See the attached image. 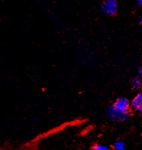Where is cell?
Segmentation results:
<instances>
[{
	"label": "cell",
	"mask_w": 142,
	"mask_h": 150,
	"mask_svg": "<svg viewBox=\"0 0 142 150\" xmlns=\"http://www.w3.org/2000/svg\"><path fill=\"white\" fill-rule=\"evenodd\" d=\"M141 24H142V18L141 19Z\"/></svg>",
	"instance_id": "12"
},
{
	"label": "cell",
	"mask_w": 142,
	"mask_h": 150,
	"mask_svg": "<svg viewBox=\"0 0 142 150\" xmlns=\"http://www.w3.org/2000/svg\"><path fill=\"white\" fill-rule=\"evenodd\" d=\"M138 2L140 5H142V0H138Z\"/></svg>",
	"instance_id": "10"
},
{
	"label": "cell",
	"mask_w": 142,
	"mask_h": 150,
	"mask_svg": "<svg viewBox=\"0 0 142 150\" xmlns=\"http://www.w3.org/2000/svg\"><path fill=\"white\" fill-rule=\"evenodd\" d=\"M141 79L139 77H135L132 81V86L134 89H138L141 86Z\"/></svg>",
	"instance_id": "6"
},
{
	"label": "cell",
	"mask_w": 142,
	"mask_h": 150,
	"mask_svg": "<svg viewBox=\"0 0 142 150\" xmlns=\"http://www.w3.org/2000/svg\"><path fill=\"white\" fill-rule=\"evenodd\" d=\"M138 76H140V77L142 78V67H139V68H138Z\"/></svg>",
	"instance_id": "9"
},
{
	"label": "cell",
	"mask_w": 142,
	"mask_h": 150,
	"mask_svg": "<svg viewBox=\"0 0 142 150\" xmlns=\"http://www.w3.org/2000/svg\"><path fill=\"white\" fill-rule=\"evenodd\" d=\"M1 150H10V149H1Z\"/></svg>",
	"instance_id": "11"
},
{
	"label": "cell",
	"mask_w": 142,
	"mask_h": 150,
	"mask_svg": "<svg viewBox=\"0 0 142 150\" xmlns=\"http://www.w3.org/2000/svg\"><path fill=\"white\" fill-rule=\"evenodd\" d=\"M129 117H130V113H129V111L123 112V113H122V115H121L119 121H126L127 119H129Z\"/></svg>",
	"instance_id": "8"
},
{
	"label": "cell",
	"mask_w": 142,
	"mask_h": 150,
	"mask_svg": "<svg viewBox=\"0 0 142 150\" xmlns=\"http://www.w3.org/2000/svg\"><path fill=\"white\" fill-rule=\"evenodd\" d=\"M131 107L136 111L142 112V93H138L133 99Z\"/></svg>",
	"instance_id": "3"
},
{
	"label": "cell",
	"mask_w": 142,
	"mask_h": 150,
	"mask_svg": "<svg viewBox=\"0 0 142 150\" xmlns=\"http://www.w3.org/2000/svg\"><path fill=\"white\" fill-rule=\"evenodd\" d=\"M102 9L105 13L113 15L117 11L116 0H105L102 5Z\"/></svg>",
	"instance_id": "1"
},
{
	"label": "cell",
	"mask_w": 142,
	"mask_h": 150,
	"mask_svg": "<svg viewBox=\"0 0 142 150\" xmlns=\"http://www.w3.org/2000/svg\"><path fill=\"white\" fill-rule=\"evenodd\" d=\"M114 107L117 109L120 112L123 113L129 111V106H130V103L129 100L126 98H118L113 105Z\"/></svg>",
	"instance_id": "2"
},
{
	"label": "cell",
	"mask_w": 142,
	"mask_h": 150,
	"mask_svg": "<svg viewBox=\"0 0 142 150\" xmlns=\"http://www.w3.org/2000/svg\"><path fill=\"white\" fill-rule=\"evenodd\" d=\"M107 116L109 117L110 118L113 120H119L120 118H121V115L122 113L120 112L114 107L113 105L110 106L107 109Z\"/></svg>",
	"instance_id": "4"
},
{
	"label": "cell",
	"mask_w": 142,
	"mask_h": 150,
	"mask_svg": "<svg viewBox=\"0 0 142 150\" xmlns=\"http://www.w3.org/2000/svg\"><path fill=\"white\" fill-rule=\"evenodd\" d=\"M93 150H111L109 147L107 146H104V145L101 144H97L95 145V146L93 147Z\"/></svg>",
	"instance_id": "7"
},
{
	"label": "cell",
	"mask_w": 142,
	"mask_h": 150,
	"mask_svg": "<svg viewBox=\"0 0 142 150\" xmlns=\"http://www.w3.org/2000/svg\"><path fill=\"white\" fill-rule=\"evenodd\" d=\"M113 147L116 150H124L126 148V144L121 141L116 142L115 143H114Z\"/></svg>",
	"instance_id": "5"
}]
</instances>
